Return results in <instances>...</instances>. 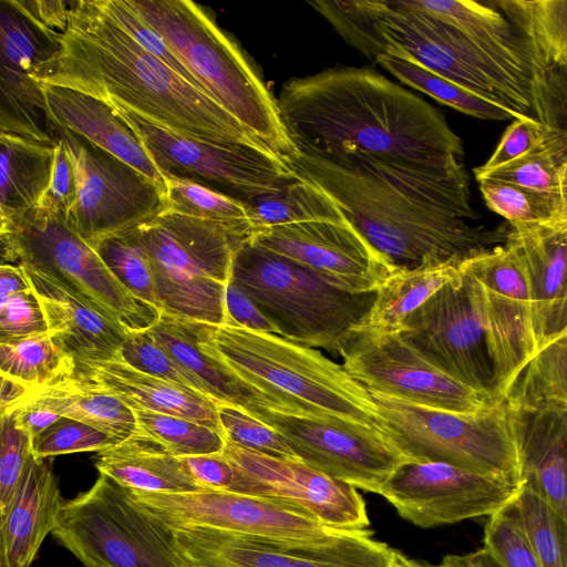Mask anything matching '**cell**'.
<instances>
[{
	"mask_svg": "<svg viewBox=\"0 0 567 567\" xmlns=\"http://www.w3.org/2000/svg\"><path fill=\"white\" fill-rule=\"evenodd\" d=\"M292 171L322 190L398 269L455 266L505 245L507 234L471 223L462 159L426 164L361 153L296 154Z\"/></svg>",
	"mask_w": 567,
	"mask_h": 567,
	"instance_id": "cell-1",
	"label": "cell"
},
{
	"mask_svg": "<svg viewBox=\"0 0 567 567\" xmlns=\"http://www.w3.org/2000/svg\"><path fill=\"white\" fill-rule=\"evenodd\" d=\"M276 99L296 152L426 164L463 157L461 137L439 110L367 68L340 66L292 79Z\"/></svg>",
	"mask_w": 567,
	"mask_h": 567,
	"instance_id": "cell-2",
	"label": "cell"
},
{
	"mask_svg": "<svg viewBox=\"0 0 567 567\" xmlns=\"http://www.w3.org/2000/svg\"><path fill=\"white\" fill-rule=\"evenodd\" d=\"M61 44L60 54L40 78L41 85L116 101L190 138L269 148L207 93L144 50L96 0L70 2Z\"/></svg>",
	"mask_w": 567,
	"mask_h": 567,
	"instance_id": "cell-3",
	"label": "cell"
},
{
	"mask_svg": "<svg viewBox=\"0 0 567 567\" xmlns=\"http://www.w3.org/2000/svg\"><path fill=\"white\" fill-rule=\"evenodd\" d=\"M351 47L375 61L411 60L519 117H535V82L505 68L426 0L311 1ZM536 118V117H535Z\"/></svg>",
	"mask_w": 567,
	"mask_h": 567,
	"instance_id": "cell-4",
	"label": "cell"
},
{
	"mask_svg": "<svg viewBox=\"0 0 567 567\" xmlns=\"http://www.w3.org/2000/svg\"><path fill=\"white\" fill-rule=\"evenodd\" d=\"M200 350L275 403V410L380 429L367 388L319 350L279 334L195 322Z\"/></svg>",
	"mask_w": 567,
	"mask_h": 567,
	"instance_id": "cell-5",
	"label": "cell"
},
{
	"mask_svg": "<svg viewBox=\"0 0 567 567\" xmlns=\"http://www.w3.org/2000/svg\"><path fill=\"white\" fill-rule=\"evenodd\" d=\"M166 40L205 92L272 152L289 159L296 150L282 125L277 99L239 45L189 0H127Z\"/></svg>",
	"mask_w": 567,
	"mask_h": 567,
	"instance_id": "cell-6",
	"label": "cell"
},
{
	"mask_svg": "<svg viewBox=\"0 0 567 567\" xmlns=\"http://www.w3.org/2000/svg\"><path fill=\"white\" fill-rule=\"evenodd\" d=\"M230 281L250 298L277 334L341 355L375 300L342 291L308 268L255 244L235 251Z\"/></svg>",
	"mask_w": 567,
	"mask_h": 567,
	"instance_id": "cell-7",
	"label": "cell"
},
{
	"mask_svg": "<svg viewBox=\"0 0 567 567\" xmlns=\"http://www.w3.org/2000/svg\"><path fill=\"white\" fill-rule=\"evenodd\" d=\"M130 233L151 259L163 312L226 324L234 254L254 231L165 209Z\"/></svg>",
	"mask_w": 567,
	"mask_h": 567,
	"instance_id": "cell-8",
	"label": "cell"
},
{
	"mask_svg": "<svg viewBox=\"0 0 567 567\" xmlns=\"http://www.w3.org/2000/svg\"><path fill=\"white\" fill-rule=\"evenodd\" d=\"M2 262L62 284L126 332L152 328L161 312L134 297L60 212L37 206L0 217Z\"/></svg>",
	"mask_w": 567,
	"mask_h": 567,
	"instance_id": "cell-9",
	"label": "cell"
},
{
	"mask_svg": "<svg viewBox=\"0 0 567 567\" xmlns=\"http://www.w3.org/2000/svg\"><path fill=\"white\" fill-rule=\"evenodd\" d=\"M385 437L412 462H442L522 484L505 400L474 414L435 410L367 389Z\"/></svg>",
	"mask_w": 567,
	"mask_h": 567,
	"instance_id": "cell-10",
	"label": "cell"
},
{
	"mask_svg": "<svg viewBox=\"0 0 567 567\" xmlns=\"http://www.w3.org/2000/svg\"><path fill=\"white\" fill-rule=\"evenodd\" d=\"M52 535L86 567H194L167 527L104 475L64 502Z\"/></svg>",
	"mask_w": 567,
	"mask_h": 567,
	"instance_id": "cell-11",
	"label": "cell"
},
{
	"mask_svg": "<svg viewBox=\"0 0 567 567\" xmlns=\"http://www.w3.org/2000/svg\"><path fill=\"white\" fill-rule=\"evenodd\" d=\"M163 177L208 187L245 204L275 194L297 177L289 162L266 147L219 144L165 128L110 100Z\"/></svg>",
	"mask_w": 567,
	"mask_h": 567,
	"instance_id": "cell-12",
	"label": "cell"
},
{
	"mask_svg": "<svg viewBox=\"0 0 567 567\" xmlns=\"http://www.w3.org/2000/svg\"><path fill=\"white\" fill-rule=\"evenodd\" d=\"M54 133L75 174L76 202L68 220L89 245L130 231L167 209L165 186L69 130L54 125Z\"/></svg>",
	"mask_w": 567,
	"mask_h": 567,
	"instance_id": "cell-13",
	"label": "cell"
},
{
	"mask_svg": "<svg viewBox=\"0 0 567 567\" xmlns=\"http://www.w3.org/2000/svg\"><path fill=\"white\" fill-rule=\"evenodd\" d=\"M249 415L274 427L300 462L357 489L379 494L410 461L379 429L268 406H256Z\"/></svg>",
	"mask_w": 567,
	"mask_h": 567,
	"instance_id": "cell-14",
	"label": "cell"
},
{
	"mask_svg": "<svg viewBox=\"0 0 567 567\" xmlns=\"http://www.w3.org/2000/svg\"><path fill=\"white\" fill-rule=\"evenodd\" d=\"M460 268L472 281L493 367L495 395L504 400L536 353L525 268L507 241Z\"/></svg>",
	"mask_w": 567,
	"mask_h": 567,
	"instance_id": "cell-15",
	"label": "cell"
},
{
	"mask_svg": "<svg viewBox=\"0 0 567 567\" xmlns=\"http://www.w3.org/2000/svg\"><path fill=\"white\" fill-rule=\"evenodd\" d=\"M460 270L457 279L404 320L400 336L439 370L499 400L475 291L468 275Z\"/></svg>",
	"mask_w": 567,
	"mask_h": 567,
	"instance_id": "cell-16",
	"label": "cell"
},
{
	"mask_svg": "<svg viewBox=\"0 0 567 567\" xmlns=\"http://www.w3.org/2000/svg\"><path fill=\"white\" fill-rule=\"evenodd\" d=\"M127 491L140 507L169 526L206 527L288 542H320L343 530L274 498L217 491Z\"/></svg>",
	"mask_w": 567,
	"mask_h": 567,
	"instance_id": "cell-17",
	"label": "cell"
},
{
	"mask_svg": "<svg viewBox=\"0 0 567 567\" xmlns=\"http://www.w3.org/2000/svg\"><path fill=\"white\" fill-rule=\"evenodd\" d=\"M522 484L442 462L399 466L380 491L398 514L421 528L491 516L513 501Z\"/></svg>",
	"mask_w": 567,
	"mask_h": 567,
	"instance_id": "cell-18",
	"label": "cell"
},
{
	"mask_svg": "<svg viewBox=\"0 0 567 567\" xmlns=\"http://www.w3.org/2000/svg\"><path fill=\"white\" fill-rule=\"evenodd\" d=\"M342 358L347 372L367 389L409 403L474 414L502 401L439 370L400 334H358Z\"/></svg>",
	"mask_w": 567,
	"mask_h": 567,
	"instance_id": "cell-19",
	"label": "cell"
},
{
	"mask_svg": "<svg viewBox=\"0 0 567 567\" xmlns=\"http://www.w3.org/2000/svg\"><path fill=\"white\" fill-rule=\"evenodd\" d=\"M250 239L353 295L375 292L399 270L349 221L316 220L261 228Z\"/></svg>",
	"mask_w": 567,
	"mask_h": 567,
	"instance_id": "cell-20",
	"label": "cell"
},
{
	"mask_svg": "<svg viewBox=\"0 0 567 567\" xmlns=\"http://www.w3.org/2000/svg\"><path fill=\"white\" fill-rule=\"evenodd\" d=\"M221 453L262 483L274 499L301 508L336 529H368L370 519L357 488L298 460L272 457L225 439Z\"/></svg>",
	"mask_w": 567,
	"mask_h": 567,
	"instance_id": "cell-21",
	"label": "cell"
},
{
	"mask_svg": "<svg viewBox=\"0 0 567 567\" xmlns=\"http://www.w3.org/2000/svg\"><path fill=\"white\" fill-rule=\"evenodd\" d=\"M74 361L75 379L114 395L132 410L184 417L223 434L216 402L197 391L135 369L124 361L120 350L95 359L74 358Z\"/></svg>",
	"mask_w": 567,
	"mask_h": 567,
	"instance_id": "cell-22",
	"label": "cell"
},
{
	"mask_svg": "<svg viewBox=\"0 0 567 567\" xmlns=\"http://www.w3.org/2000/svg\"><path fill=\"white\" fill-rule=\"evenodd\" d=\"M507 406L522 485L545 499L567 522V410L508 403Z\"/></svg>",
	"mask_w": 567,
	"mask_h": 567,
	"instance_id": "cell-23",
	"label": "cell"
},
{
	"mask_svg": "<svg viewBox=\"0 0 567 567\" xmlns=\"http://www.w3.org/2000/svg\"><path fill=\"white\" fill-rule=\"evenodd\" d=\"M506 241L518 254L528 279L537 352L554 339L567 288V229L515 225Z\"/></svg>",
	"mask_w": 567,
	"mask_h": 567,
	"instance_id": "cell-24",
	"label": "cell"
},
{
	"mask_svg": "<svg viewBox=\"0 0 567 567\" xmlns=\"http://www.w3.org/2000/svg\"><path fill=\"white\" fill-rule=\"evenodd\" d=\"M44 460L31 457L17 493L0 517V567H30L64 504Z\"/></svg>",
	"mask_w": 567,
	"mask_h": 567,
	"instance_id": "cell-25",
	"label": "cell"
},
{
	"mask_svg": "<svg viewBox=\"0 0 567 567\" xmlns=\"http://www.w3.org/2000/svg\"><path fill=\"white\" fill-rule=\"evenodd\" d=\"M42 86L52 124L80 135L166 187L140 140L109 102L63 86Z\"/></svg>",
	"mask_w": 567,
	"mask_h": 567,
	"instance_id": "cell-26",
	"label": "cell"
},
{
	"mask_svg": "<svg viewBox=\"0 0 567 567\" xmlns=\"http://www.w3.org/2000/svg\"><path fill=\"white\" fill-rule=\"evenodd\" d=\"M45 317L48 332L74 358L95 359L117 352L127 332L55 279L22 266Z\"/></svg>",
	"mask_w": 567,
	"mask_h": 567,
	"instance_id": "cell-27",
	"label": "cell"
},
{
	"mask_svg": "<svg viewBox=\"0 0 567 567\" xmlns=\"http://www.w3.org/2000/svg\"><path fill=\"white\" fill-rule=\"evenodd\" d=\"M150 332L158 344L202 380L208 398L216 404H229L247 414L256 406L275 409L268 396L200 350L193 321L162 312Z\"/></svg>",
	"mask_w": 567,
	"mask_h": 567,
	"instance_id": "cell-28",
	"label": "cell"
},
{
	"mask_svg": "<svg viewBox=\"0 0 567 567\" xmlns=\"http://www.w3.org/2000/svg\"><path fill=\"white\" fill-rule=\"evenodd\" d=\"M95 467L100 475L127 489L152 493L205 491L192 478L179 456L141 435L99 452Z\"/></svg>",
	"mask_w": 567,
	"mask_h": 567,
	"instance_id": "cell-29",
	"label": "cell"
},
{
	"mask_svg": "<svg viewBox=\"0 0 567 567\" xmlns=\"http://www.w3.org/2000/svg\"><path fill=\"white\" fill-rule=\"evenodd\" d=\"M165 526L177 549L194 567L292 565V542L206 527Z\"/></svg>",
	"mask_w": 567,
	"mask_h": 567,
	"instance_id": "cell-30",
	"label": "cell"
},
{
	"mask_svg": "<svg viewBox=\"0 0 567 567\" xmlns=\"http://www.w3.org/2000/svg\"><path fill=\"white\" fill-rule=\"evenodd\" d=\"M55 143L0 134V217L37 207L51 179Z\"/></svg>",
	"mask_w": 567,
	"mask_h": 567,
	"instance_id": "cell-31",
	"label": "cell"
},
{
	"mask_svg": "<svg viewBox=\"0 0 567 567\" xmlns=\"http://www.w3.org/2000/svg\"><path fill=\"white\" fill-rule=\"evenodd\" d=\"M455 266L399 269L377 291L375 300L358 334L388 337L400 334L404 320L446 284L457 279Z\"/></svg>",
	"mask_w": 567,
	"mask_h": 567,
	"instance_id": "cell-32",
	"label": "cell"
},
{
	"mask_svg": "<svg viewBox=\"0 0 567 567\" xmlns=\"http://www.w3.org/2000/svg\"><path fill=\"white\" fill-rule=\"evenodd\" d=\"M24 399L40 401L59 415L91 425L118 442L138 435L131 408L114 395L94 389L74 377L29 390Z\"/></svg>",
	"mask_w": 567,
	"mask_h": 567,
	"instance_id": "cell-33",
	"label": "cell"
},
{
	"mask_svg": "<svg viewBox=\"0 0 567 567\" xmlns=\"http://www.w3.org/2000/svg\"><path fill=\"white\" fill-rule=\"evenodd\" d=\"M74 357L66 353L49 332L0 340L1 377L29 390L49 386L73 377Z\"/></svg>",
	"mask_w": 567,
	"mask_h": 567,
	"instance_id": "cell-34",
	"label": "cell"
},
{
	"mask_svg": "<svg viewBox=\"0 0 567 567\" xmlns=\"http://www.w3.org/2000/svg\"><path fill=\"white\" fill-rule=\"evenodd\" d=\"M246 205L254 231L305 221H348L324 190L298 175L279 192L258 197Z\"/></svg>",
	"mask_w": 567,
	"mask_h": 567,
	"instance_id": "cell-35",
	"label": "cell"
},
{
	"mask_svg": "<svg viewBox=\"0 0 567 567\" xmlns=\"http://www.w3.org/2000/svg\"><path fill=\"white\" fill-rule=\"evenodd\" d=\"M504 400L516 406L567 410V333L534 354Z\"/></svg>",
	"mask_w": 567,
	"mask_h": 567,
	"instance_id": "cell-36",
	"label": "cell"
},
{
	"mask_svg": "<svg viewBox=\"0 0 567 567\" xmlns=\"http://www.w3.org/2000/svg\"><path fill=\"white\" fill-rule=\"evenodd\" d=\"M291 567H394L393 548L369 529L341 530L320 542L291 543Z\"/></svg>",
	"mask_w": 567,
	"mask_h": 567,
	"instance_id": "cell-37",
	"label": "cell"
},
{
	"mask_svg": "<svg viewBox=\"0 0 567 567\" xmlns=\"http://www.w3.org/2000/svg\"><path fill=\"white\" fill-rule=\"evenodd\" d=\"M532 43L543 65L567 51V0L491 1Z\"/></svg>",
	"mask_w": 567,
	"mask_h": 567,
	"instance_id": "cell-38",
	"label": "cell"
},
{
	"mask_svg": "<svg viewBox=\"0 0 567 567\" xmlns=\"http://www.w3.org/2000/svg\"><path fill=\"white\" fill-rule=\"evenodd\" d=\"M375 62L405 85L466 115L494 121L519 118L515 113L478 97L414 61L381 55Z\"/></svg>",
	"mask_w": 567,
	"mask_h": 567,
	"instance_id": "cell-39",
	"label": "cell"
},
{
	"mask_svg": "<svg viewBox=\"0 0 567 567\" xmlns=\"http://www.w3.org/2000/svg\"><path fill=\"white\" fill-rule=\"evenodd\" d=\"M90 246L135 298L163 312L151 259L130 231L103 238Z\"/></svg>",
	"mask_w": 567,
	"mask_h": 567,
	"instance_id": "cell-40",
	"label": "cell"
},
{
	"mask_svg": "<svg viewBox=\"0 0 567 567\" xmlns=\"http://www.w3.org/2000/svg\"><path fill=\"white\" fill-rule=\"evenodd\" d=\"M138 435L175 456L214 454L223 451L224 435L200 423L159 412L133 409Z\"/></svg>",
	"mask_w": 567,
	"mask_h": 567,
	"instance_id": "cell-41",
	"label": "cell"
},
{
	"mask_svg": "<svg viewBox=\"0 0 567 567\" xmlns=\"http://www.w3.org/2000/svg\"><path fill=\"white\" fill-rule=\"evenodd\" d=\"M164 178L167 209L254 231L245 203L193 182L176 177Z\"/></svg>",
	"mask_w": 567,
	"mask_h": 567,
	"instance_id": "cell-42",
	"label": "cell"
},
{
	"mask_svg": "<svg viewBox=\"0 0 567 567\" xmlns=\"http://www.w3.org/2000/svg\"><path fill=\"white\" fill-rule=\"evenodd\" d=\"M484 548L503 567H539L517 496L488 516Z\"/></svg>",
	"mask_w": 567,
	"mask_h": 567,
	"instance_id": "cell-43",
	"label": "cell"
},
{
	"mask_svg": "<svg viewBox=\"0 0 567 567\" xmlns=\"http://www.w3.org/2000/svg\"><path fill=\"white\" fill-rule=\"evenodd\" d=\"M517 502L539 567H567V522L545 499L523 485Z\"/></svg>",
	"mask_w": 567,
	"mask_h": 567,
	"instance_id": "cell-44",
	"label": "cell"
},
{
	"mask_svg": "<svg viewBox=\"0 0 567 567\" xmlns=\"http://www.w3.org/2000/svg\"><path fill=\"white\" fill-rule=\"evenodd\" d=\"M486 206L515 225L553 226L554 209L546 197L519 186L494 179L478 181Z\"/></svg>",
	"mask_w": 567,
	"mask_h": 567,
	"instance_id": "cell-45",
	"label": "cell"
},
{
	"mask_svg": "<svg viewBox=\"0 0 567 567\" xmlns=\"http://www.w3.org/2000/svg\"><path fill=\"white\" fill-rule=\"evenodd\" d=\"M120 354L125 362L140 371L192 389L208 398L202 380L158 344L150 329L127 332Z\"/></svg>",
	"mask_w": 567,
	"mask_h": 567,
	"instance_id": "cell-46",
	"label": "cell"
},
{
	"mask_svg": "<svg viewBox=\"0 0 567 567\" xmlns=\"http://www.w3.org/2000/svg\"><path fill=\"white\" fill-rule=\"evenodd\" d=\"M192 478L205 491L271 498L267 487L221 452L181 457Z\"/></svg>",
	"mask_w": 567,
	"mask_h": 567,
	"instance_id": "cell-47",
	"label": "cell"
},
{
	"mask_svg": "<svg viewBox=\"0 0 567 567\" xmlns=\"http://www.w3.org/2000/svg\"><path fill=\"white\" fill-rule=\"evenodd\" d=\"M118 441L78 420L61 416L32 439V455L37 460L78 453L101 452Z\"/></svg>",
	"mask_w": 567,
	"mask_h": 567,
	"instance_id": "cell-48",
	"label": "cell"
},
{
	"mask_svg": "<svg viewBox=\"0 0 567 567\" xmlns=\"http://www.w3.org/2000/svg\"><path fill=\"white\" fill-rule=\"evenodd\" d=\"M216 406L226 440L272 457L298 460L281 435L270 425L236 406L221 403Z\"/></svg>",
	"mask_w": 567,
	"mask_h": 567,
	"instance_id": "cell-49",
	"label": "cell"
},
{
	"mask_svg": "<svg viewBox=\"0 0 567 567\" xmlns=\"http://www.w3.org/2000/svg\"><path fill=\"white\" fill-rule=\"evenodd\" d=\"M96 3L144 50L161 60L184 80L205 92L161 33L136 13L127 0H96Z\"/></svg>",
	"mask_w": 567,
	"mask_h": 567,
	"instance_id": "cell-50",
	"label": "cell"
},
{
	"mask_svg": "<svg viewBox=\"0 0 567 567\" xmlns=\"http://www.w3.org/2000/svg\"><path fill=\"white\" fill-rule=\"evenodd\" d=\"M0 517L4 516L32 457V439L1 414Z\"/></svg>",
	"mask_w": 567,
	"mask_h": 567,
	"instance_id": "cell-51",
	"label": "cell"
},
{
	"mask_svg": "<svg viewBox=\"0 0 567 567\" xmlns=\"http://www.w3.org/2000/svg\"><path fill=\"white\" fill-rule=\"evenodd\" d=\"M0 340L48 332L40 300L31 286L0 293Z\"/></svg>",
	"mask_w": 567,
	"mask_h": 567,
	"instance_id": "cell-52",
	"label": "cell"
},
{
	"mask_svg": "<svg viewBox=\"0 0 567 567\" xmlns=\"http://www.w3.org/2000/svg\"><path fill=\"white\" fill-rule=\"evenodd\" d=\"M545 130V125L535 117L513 120L491 157L483 165L473 169L475 178L477 179L527 154L543 141Z\"/></svg>",
	"mask_w": 567,
	"mask_h": 567,
	"instance_id": "cell-53",
	"label": "cell"
},
{
	"mask_svg": "<svg viewBox=\"0 0 567 567\" xmlns=\"http://www.w3.org/2000/svg\"><path fill=\"white\" fill-rule=\"evenodd\" d=\"M75 202L76 182L73 164L64 143L56 137L50 184L38 206L60 212L69 219Z\"/></svg>",
	"mask_w": 567,
	"mask_h": 567,
	"instance_id": "cell-54",
	"label": "cell"
},
{
	"mask_svg": "<svg viewBox=\"0 0 567 567\" xmlns=\"http://www.w3.org/2000/svg\"><path fill=\"white\" fill-rule=\"evenodd\" d=\"M225 307L227 313L226 324L277 334L275 327L257 309L246 292L231 281L226 287Z\"/></svg>",
	"mask_w": 567,
	"mask_h": 567,
	"instance_id": "cell-55",
	"label": "cell"
},
{
	"mask_svg": "<svg viewBox=\"0 0 567 567\" xmlns=\"http://www.w3.org/2000/svg\"><path fill=\"white\" fill-rule=\"evenodd\" d=\"M1 414H10L17 427L31 439L37 436L61 415L34 399H24Z\"/></svg>",
	"mask_w": 567,
	"mask_h": 567,
	"instance_id": "cell-56",
	"label": "cell"
},
{
	"mask_svg": "<svg viewBox=\"0 0 567 567\" xmlns=\"http://www.w3.org/2000/svg\"><path fill=\"white\" fill-rule=\"evenodd\" d=\"M20 7L41 24L63 33L69 23L70 3L49 0H18Z\"/></svg>",
	"mask_w": 567,
	"mask_h": 567,
	"instance_id": "cell-57",
	"label": "cell"
},
{
	"mask_svg": "<svg viewBox=\"0 0 567 567\" xmlns=\"http://www.w3.org/2000/svg\"><path fill=\"white\" fill-rule=\"evenodd\" d=\"M442 563L449 567H503L484 547L464 555H447Z\"/></svg>",
	"mask_w": 567,
	"mask_h": 567,
	"instance_id": "cell-58",
	"label": "cell"
},
{
	"mask_svg": "<svg viewBox=\"0 0 567 567\" xmlns=\"http://www.w3.org/2000/svg\"><path fill=\"white\" fill-rule=\"evenodd\" d=\"M393 566L394 567H449L444 563L433 565L420 561L403 555L401 551L393 549Z\"/></svg>",
	"mask_w": 567,
	"mask_h": 567,
	"instance_id": "cell-59",
	"label": "cell"
},
{
	"mask_svg": "<svg viewBox=\"0 0 567 567\" xmlns=\"http://www.w3.org/2000/svg\"><path fill=\"white\" fill-rule=\"evenodd\" d=\"M564 333H567V288H566L563 305H561V308H560V311L558 315L554 339Z\"/></svg>",
	"mask_w": 567,
	"mask_h": 567,
	"instance_id": "cell-60",
	"label": "cell"
},
{
	"mask_svg": "<svg viewBox=\"0 0 567 567\" xmlns=\"http://www.w3.org/2000/svg\"><path fill=\"white\" fill-rule=\"evenodd\" d=\"M551 65L561 69L567 74V51L559 55Z\"/></svg>",
	"mask_w": 567,
	"mask_h": 567,
	"instance_id": "cell-61",
	"label": "cell"
}]
</instances>
